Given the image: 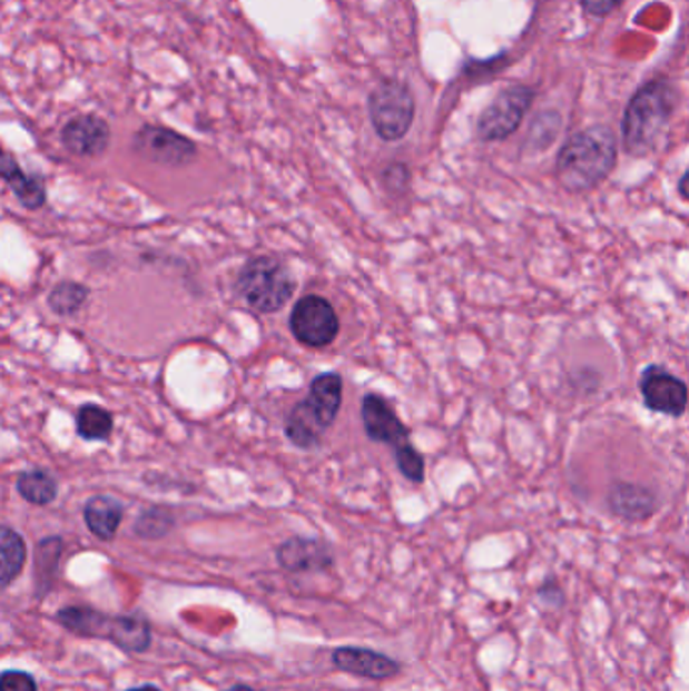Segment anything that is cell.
<instances>
[{
    "instance_id": "3957f363",
    "label": "cell",
    "mask_w": 689,
    "mask_h": 691,
    "mask_svg": "<svg viewBox=\"0 0 689 691\" xmlns=\"http://www.w3.org/2000/svg\"><path fill=\"white\" fill-rule=\"evenodd\" d=\"M342 378L336 373H324L309 384L306 401L297 403L285 421V435L299 450H314L322 435L338 417L342 406Z\"/></svg>"
},
{
    "instance_id": "44dd1931",
    "label": "cell",
    "mask_w": 689,
    "mask_h": 691,
    "mask_svg": "<svg viewBox=\"0 0 689 691\" xmlns=\"http://www.w3.org/2000/svg\"><path fill=\"white\" fill-rule=\"evenodd\" d=\"M17 492L29 504L49 505L57 497L56 477L45 470L22 472L17 480Z\"/></svg>"
},
{
    "instance_id": "d4e9b609",
    "label": "cell",
    "mask_w": 689,
    "mask_h": 691,
    "mask_svg": "<svg viewBox=\"0 0 689 691\" xmlns=\"http://www.w3.org/2000/svg\"><path fill=\"white\" fill-rule=\"evenodd\" d=\"M394 450H396L394 451L396 467L401 470L406 480L413 483L423 482L425 480V460H423V455L413 445H409V443H403V445H398Z\"/></svg>"
},
{
    "instance_id": "7402d4cb",
    "label": "cell",
    "mask_w": 689,
    "mask_h": 691,
    "mask_svg": "<svg viewBox=\"0 0 689 691\" xmlns=\"http://www.w3.org/2000/svg\"><path fill=\"white\" fill-rule=\"evenodd\" d=\"M114 431V418L99 405H83L77 411V433L86 441L108 440Z\"/></svg>"
},
{
    "instance_id": "4dcf8cb0",
    "label": "cell",
    "mask_w": 689,
    "mask_h": 691,
    "mask_svg": "<svg viewBox=\"0 0 689 691\" xmlns=\"http://www.w3.org/2000/svg\"><path fill=\"white\" fill-rule=\"evenodd\" d=\"M128 691H163L160 688H156V685H140V688H134V690Z\"/></svg>"
},
{
    "instance_id": "ba28073f",
    "label": "cell",
    "mask_w": 689,
    "mask_h": 691,
    "mask_svg": "<svg viewBox=\"0 0 689 691\" xmlns=\"http://www.w3.org/2000/svg\"><path fill=\"white\" fill-rule=\"evenodd\" d=\"M134 150L148 162L180 168L195 160L197 146L183 134L168 130L163 126H144L134 138Z\"/></svg>"
},
{
    "instance_id": "8992f818",
    "label": "cell",
    "mask_w": 689,
    "mask_h": 691,
    "mask_svg": "<svg viewBox=\"0 0 689 691\" xmlns=\"http://www.w3.org/2000/svg\"><path fill=\"white\" fill-rule=\"evenodd\" d=\"M289 328L294 338L307 348H326L338 336V314L326 297L309 294L292 309Z\"/></svg>"
},
{
    "instance_id": "f1b7e54d",
    "label": "cell",
    "mask_w": 689,
    "mask_h": 691,
    "mask_svg": "<svg viewBox=\"0 0 689 691\" xmlns=\"http://www.w3.org/2000/svg\"><path fill=\"white\" fill-rule=\"evenodd\" d=\"M688 178V172L679 178V195H681V198H683V200H689Z\"/></svg>"
},
{
    "instance_id": "52a82bcc",
    "label": "cell",
    "mask_w": 689,
    "mask_h": 691,
    "mask_svg": "<svg viewBox=\"0 0 689 691\" xmlns=\"http://www.w3.org/2000/svg\"><path fill=\"white\" fill-rule=\"evenodd\" d=\"M532 99L534 91L525 86L503 89L478 121V136L483 142H500L512 136L524 120L525 111L530 110Z\"/></svg>"
},
{
    "instance_id": "2e32d148",
    "label": "cell",
    "mask_w": 689,
    "mask_h": 691,
    "mask_svg": "<svg viewBox=\"0 0 689 691\" xmlns=\"http://www.w3.org/2000/svg\"><path fill=\"white\" fill-rule=\"evenodd\" d=\"M57 621L66 626L67 631L79 636H93V639H110L114 616L99 613L91 606H67L57 613Z\"/></svg>"
},
{
    "instance_id": "d6986e66",
    "label": "cell",
    "mask_w": 689,
    "mask_h": 691,
    "mask_svg": "<svg viewBox=\"0 0 689 691\" xmlns=\"http://www.w3.org/2000/svg\"><path fill=\"white\" fill-rule=\"evenodd\" d=\"M110 641L124 651L140 653L150 648L152 633L142 616H114Z\"/></svg>"
},
{
    "instance_id": "f546056e",
    "label": "cell",
    "mask_w": 689,
    "mask_h": 691,
    "mask_svg": "<svg viewBox=\"0 0 689 691\" xmlns=\"http://www.w3.org/2000/svg\"><path fill=\"white\" fill-rule=\"evenodd\" d=\"M225 691H255L252 685H245V683H237V685H233L229 690Z\"/></svg>"
},
{
    "instance_id": "ffe728a7",
    "label": "cell",
    "mask_w": 689,
    "mask_h": 691,
    "mask_svg": "<svg viewBox=\"0 0 689 691\" xmlns=\"http://www.w3.org/2000/svg\"><path fill=\"white\" fill-rule=\"evenodd\" d=\"M63 552L61 537H45L37 546L35 556V584H37V596L43 599L45 593L51 589L56 579L57 564L59 556Z\"/></svg>"
},
{
    "instance_id": "83f0119b",
    "label": "cell",
    "mask_w": 689,
    "mask_h": 691,
    "mask_svg": "<svg viewBox=\"0 0 689 691\" xmlns=\"http://www.w3.org/2000/svg\"><path fill=\"white\" fill-rule=\"evenodd\" d=\"M623 0H580V4H582V9L587 14H591V17H609L614 9H619V4H621Z\"/></svg>"
},
{
    "instance_id": "cb8c5ba5",
    "label": "cell",
    "mask_w": 689,
    "mask_h": 691,
    "mask_svg": "<svg viewBox=\"0 0 689 691\" xmlns=\"http://www.w3.org/2000/svg\"><path fill=\"white\" fill-rule=\"evenodd\" d=\"M175 527V516L166 507H152L136 522V534L148 540L166 536Z\"/></svg>"
},
{
    "instance_id": "277c9868",
    "label": "cell",
    "mask_w": 689,
    "mask_h": 691,
    "mask_svg": "<svg viewBox=\"0 0 689 691\" xmlns=\"http://www.w3.org/2000/svg\"><path fill=\"white\" fill-rule=\"evenodd\" d=\"M237 294L259 314H275L296 292V282L274 257H253L237 277Z\"/></svg>"
},
{
    "instance_id": "9c48e42d",
    "label": "cell",
    "mask_w": 689,
    "mask_h": 691,
    "mask_svg": "<svg viewBox=\"0 0 689 691\" xmlns=\"http://www.w3.org/2000/svg\"><path fill=\"white\" fill-rule=\"evenodd\" d=\"M639 391L649 411L666 417H683L688 408V384L661 366H647Z\"/></svg>"
},
{
    "instance_id": "4fadbf2b",
    "label": "cell",
    "mask_w": 689,
    "mask_h": 691,
    "mask_svg": "<svg viewBox=\"0 0 689 691\" xmlns=\"http://www.w3.org/2000/svg\"><path fill=\"white\" fill-rule=\"evenodd\" d=\"M110 140L111 130L108 121L93 113L77 116L73 120L67 121L66 128L61 130V142L67 150L83 158H96L99 154L106 152Z\"/></svg>"
},
{
    "instance_id": "9a60e30c",
    "label": "cell",
    "mask_w": 689,
    "mask_h": 691,
    "mask_svg": "<svg viewBox=\"0 0 689 691\" xmlns=\"http://www.w3.org/2000/svg\"><path fill=\"white\" fill-rule=\"evenodd\" d=\"M0 178L12 188L14 197L19 198L24 209H41L45 205L43 182L37 176H29L22 172L19 162L12 158V154L0 148Z\"/></svg>"
},
{
    "instance_id": "8fae6325",
    "label": "cell",
    "mask_w": 689,
    "mask_h": 691,
    "mask_svg": "<svg viewBox=\"0 0 689 691\" xmlns=\"http://www.w3.org/2000/svg\"><path fill=\"white\" fill-rule=\"evenodd\" d=\"M275 556L284 571L294 574L326 572L334 566V552L317 537H289L279 544Z\"/></svg>"
},
{
    "instance_id": "603a6c76",
    "label": "cell",
    "mask_w": 689,
    "mask_h": 691,
    "mask_svg": "<svg viewBox=\"0 0 689 691\" xmlns=\"http://www.w3.org/2000/svg\"><path fill=\"white\" fill-rule=\"evenodd\" d=\"M88 296V287L76 284V282H63L51 292L49 306L59 316H71L81 309Z\"/></svg>"
},
{
    "instance_id": "4316f807",
    "label": "cell",
    "mask_w": 689,
    "mask_h": 691,
    "mask_svg": "<svg viewBox=\"0 0 689 691\" xmlns=\"http://www.w3.org/2000/svg\"><path fill=\"white\" fill-rule=\"evenodd\" d=\"M0 691H37V681L27 671H4L0 675Z\"/></svg>"
},
{
    "instance_id": "5bb4252c",
    "label": "cell",
    "mask_w": 689,
    "mask_h": 691,
    "mask_svg": "<svg viewBox=\"0 0 689 691\" xmlns=\"http://www.w3.org/2000/svg\"><path fill=\"white\" fill-rule=\"evenodd\" d=\"M607 502L614 516L627 522H643L653 516L657 510L656 494L639 483H614L609 490Z\"/></svg>"
},
{
    "instance_id": "484cf974",
    "label": "cell",
    "mask_w": 689,
    "mask_h": 691,
    "mask_svg": "<svg viewBox=\"0 0 689 691\" xmlns=\"http://www.w3.org/2000/svg\"><path fill=\"white\" fill-rule=\"evenodd\" d=\"M537 599L547 609H552V611H559L567 603L564 591H562V586L554 579H548V581L542 582L538 586Z\"/></svg>"
},
{
    "instance_id": "6da1fadb",
    "label": "cell",
    "mask_w": 689,
    "mask_h": 691,
    "mask_svg": "<svg viewBox=\"0 0 689 691\" xmlns=\"http://www.w3.org/2000/svg\"><path fill=\"white\" fill-rule=\"evenodd\" d=\"M617 165V138L607 126H592L574 134L562 146L557 176L570 193H582L601 185Z\"/></svg>"
},
{
    "instance_id": "7c38bea8",
    "label": "cell",
    "mask_w": 689,
    "mask_h": 691,
    "mask_svg": "<svg viewBox=\"0 0 689 691\" xmlns=\"http://www.w3.org/2000/svg\"><path fill=\"white\" fill-rule=\"evenodd\" d=\"M362 425L371 440L384 443L391 447H398L409 443V428L394 413L393 406L384 401L383 396L366 395L362 398Z\"/></svg>"
},
{
    "instance_id": "5b68a950",
    "label": "cell",
    "mask_w": 689,
    "mask_h": 691,
    "mask_svg": "<svg viewBox=\"0 0 689 691\" xmlns=\"http://www.w3.org/2000/svg\"><path fill=\"white\" fill-rule=\"evenodd\" d=\"M368 111L374 130L384 142H396L405 138L415 120V99L405 83L384 79L371 96Z\"/></svg>"
},
{
    "instance_id": "30bf717a",
    "label": "cell",
    "mask_w": 689,
    "mask_h": 691,
    "mask_svg": "<svg viewBox=\"0 0 689 691\" xmlns=\"http://www.w3.org/2000/svg\"><path fill=\"white\" fill-rule=\"evenodd\" d=\"M332 665L342 673L371 681H391L401 675L403 665L383 651L368 648H344L332 651Z\"/></svg>"
},
{
    "instance_id": "7a4b0ae2",
    "label": "cell",
    "mask_w": 689,
    "mask_h": 691,
    "mask_svg": "<svg viewBox=\"0 0 689 691\" xmlns=\"http://www.w3.org/2000/svg\"><path fill=\"white\" fill-rule=\"evenodd\" d=\"M676 110V91L663 79L649 81L634 93L623 116L624 150L643 156L656 148Z\"/></svg>"
},
{
    "instance_id": "ac0fdd59",
    "label": "cell",
    "mask_w": 689,
    "mask_h": 691,
    "mask_svg": "<svg viewBox=\"0 0 689 691\" xmlns=\"http://www.w3.org/2000/svg\"><path fill=\"white\" fill-rule=\"evenodd\" d=\"M27 560V544L19 532L0 524V591L11 586L22 572Z\"/></svg>"
},
{
    "instance_id": "e0dca14e",
    "label": "cell",
    "mask_w": 689,
    "mask_h": 691,
    "mask_svg": "<svg viewBox=\"0 0 689 691\" xmlns=\"http://www.w3.org/2000/svg\"><path fill=\"white\" fill-rule=\"evenodd\" d=\"M83 516H86V524H88L89 532L93 536L110 542L116 536L118 527H120L124 507L114 497L96 495L86 504Z\"/></svg>"
}]
</instances>
